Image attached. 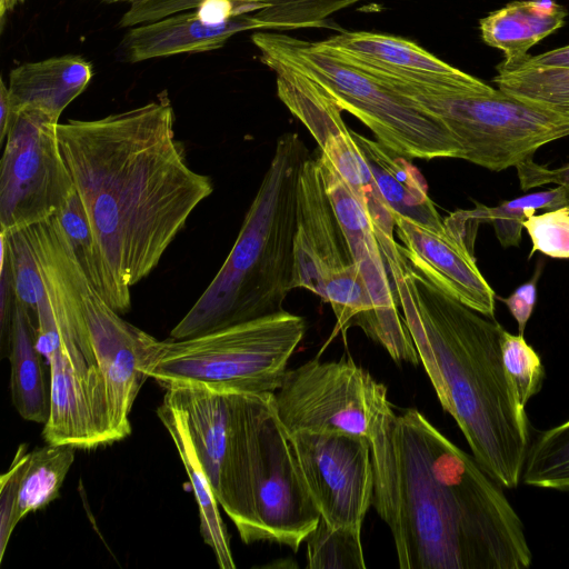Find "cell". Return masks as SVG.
Segmentation results:
<instances>
[{
    "label": "cell",
    "mask_w": 569,
    "mask_h": 569,
    "mask_svg": "<svg viewBox=\"0 0 569 569\" xmlns=\"http://www.w3.org/2000/svg\"><path fill=\"white\" fill-rule=\"evenodd\" d=\"M372 506L390 529L401 569H527L523 523L475 457L420 411L388 397L370 421Z\"/></svg>",
    "instance_id": "1"
},
{
    "label": "cell",
    "mask_w": 569,
    "mask_h": 569,
    "mask_svg": "<svg viewBox=\"0 0 569 569\" xmlns=\"http://www.w3.org/2000/svg\"><path fill=\"white\" fill-rule=\"evenodd\" d=\"M167 92L94 120L58 123V140L92 231L124 287L146 278L213 191L188 164Z\"/></svg>",
    "instance_id": "2"
},
{
    "label": "cell",
    "mask_w": 569,
    "mask_h": 569,
    "mask_svg": "<svg viewBox=\"0 0 569 569\" xmlns=\"http://www.w3.org/2000/svg\"><path fill=\"white\" fill-rule=\"evenodd\" d=\"M419 359L443 408L482 469L517 488L530 446L526 415L513 401L503 369V329L448 295L398 251L383 258Z\"/></svg>",
    "instance_id": "3"
},
{
    "label": "cell",
    "mask_w": 569,
    "mask_h": 569,
    "mask_svg": "<svg viewBox=\"0 0 569 569\" xmlns=\"http://www.w3.org/2000/svg\"><path fill=\"white\" fill-rule=\"evenodd\" d=\"M310 156L296 132L281 134L271 162L216 277L170 338L190 339L282 311L293 289L297 190Z\"/></svg>",
    "instance_id": "4"
},
{
    "label": "cell",
    "mask_w": 569,
    "mask_h": 569,
    "mask_svg": "<svg viewBox=\"0 0 569 569\" xmlns=\"http://www.w3.org/2000/svg\"><path fill=\"white\" fill-rule=\"evenodd\" d=\"M306 330L302 317L282 310L190 339H156L142 371L164 389L198 383L274 393Z\"/></svg>",
    "instance_id": "5"
},
{
    "label": "cell",
    "mask_w": 569,
    "mask_h": 569,
    "mask_svg": "<svg viewBox=\"0 0 569 569\" xmlns=\"http://www.w3.org/2000/svg\"><path fill=\"white\" fill-rule=\"evenodd\" d=\"M405 96L438 119L463 150V159L502 171L532 159L538 149L569 136V116L500 89L463 90L417 83L349 64Z\"/></svg>",
    "instance_id": "6"
},
{
    "label": "cell",
    "mask_w": 569,
    "mask_h": 569,
    "mask_svg": "<svg viewBox=\"0 0 569 569\" xmlns=\"http://www.w3.org/2000/svg\"><path fill=\"white\" fill-rule=\"evenodd\" d=\"M32 251L47 287L64 315L89 335L103 378L113 441L130 435L129 413L143 382L156 338L121 318L100 296L78 262L64 231L47 228L32 240Z\"/></svg>",
    "instance_id": "7"
},
{
    "label": "cell",
    "mask_w": 569,
    "mask_h": 569,
    "mask_svg": "<svg viewBox=\"0 0 569 569\" xmlns=\"http://www.w3.org/2000/svg\"><path fill=\"white\" fill-rule=\"evenodd\" d=\"M251 40L264 64L280 63L317 82L342 111L358 118L393 151L409 159H463L461 146L438 119L312 42L264 31L253 33Z\"/></svg>",
    "instance_id": "8"
},
{
    "label": "cell",
    "mask_w": 569,
    "mask_h": 569,
    "mask_svg": "<svg viewBox=\"0 0 569 569\" xmlns=\"http://www.w3.org/2000/svg\"><path fill=\"white\" fill-rule=\"evenodd\" d=\"M293 253V289H307L330 303L338 329L346 331L372 310L327 192L319 157L309 156L301 168Z\"/></svg>",
    "instance_id": "9"
},
{
    "label": "cell",
    "mask_w": 569,
    "mask_h": 569,
    "mask_svg": "<svg viewBox=\"0 0 569 569\" xmlns=\"http://www.w3.org/2000/svg\"><path fill=\"white\" fill-rule=\"evenodd\" d=\"M58 123L37 110L13 114L0 162V232L52 217L74 190Z\"/></svg>",
    "instance_id": "10"
},
{
    "label": "cell",
    "mask_w": 569,
    "mask_h": 569,
    "mask_svg": "<svg viewBox=\"0 0 569 569\" xmlns=\"http://www.w3.org/2000/svg\"><path fill=\"white\" fill-rule=\"evenodd\" d=\"M387 388L351 359H311L287 370L273 393L276 415L290 436L300 430L339 431L368 438Z\"/></svg>",
    "instance_id": "11"
},
{
    "label": "cell",
    "mask_w": 569,
    "mask_h": 569,
    "mask_svg": "<svg viewBox=\"0 0 569 569\" xmlns=\"http://www.w3.org/2000/svg\"><path fill=\"white\" fill-rule=\"evenodd\" d=\"M248 487L256 541L276 542L297 552L321 516L305 485L289 436L276 415L273 393L261 413Z\"/></svg>",
    "instance_id": "12"
},
{
    "label": "cell",
    "mask_w": 569,
    "mask_h": 569,
    "mask_svg": "<svg viewBox=\"0 0 569 569\" xmlns=\"http://www.w3.org/2000/svg\"><path fill=\"white\" fill-rule=\"evenodd\" d=\"M276 73L280 100L309 130L366 210L383 256L395 252L396 217L381 194L369 163L342 120V110L307 76L280 63L267 64Z\"/></svg>",
    "instance_id": "13"
},
{
    "label": "cell",
    "mask_w": 569,
    "mask_h": 569,
    "mask_svg": "<svg viewBox=\"0 0 569 569\" xmlns=\"http://www.w3.org/2000/svg\"><path fill=\"white\" fill-rule=\"evenodd\" d=\"M295 457L321 518L362 527L373 497V466L366 437L300 430L289 436Z\"/></svg>",
    "instance_id": "14"
},
{
    "label": "cell",
    "mask_w": 569,
    "mask_h": 569,
    "mask_svg": "<svg viewBox=\"0 0 569 569\" xmlns=\"http://www.w3.org/2000/svg\"><path fill=\"white\" fill-rule=\"evenodd\" d=\"M319 159L327 192L372 303L360 329L383 347L396 362L418 365L420 359L398 311L396 293L371 221L329 159L322 152Z\"/></svg>",
    "instance_id": "15"
},
{
    "label": "cell",
    "mask_w": 569,
    "mask_h": 569,
    "mask_svg": "<svg viewBox=\"0 0 569 569\" xmlns=\"http://www.w3.org/2000/svg\"><path fill=\"white\" fill-rule=\"evenodd\" d=\"M395 219L401 241L398 249L416 270L471 309L495 317L496 293L480 272L472 250L479 223L468 210L445 219V230L401 216Z\"/></svg>",
    "instance_id": "16"
},
{
    "label": "cell",
    "mask_w": 569,
    "mask_h": 569,
    "mask_svg": "<svg viewBox=\"0 0 569 569\" xmlns=\"http://www.w3.org/2000/svg\"><path fill=\"white\" fill-rule=\"evenodd\" d=\"M312 44L339 60L408 81L486 90L490 86L439 59L408 39L370 31H342Z\"/></svg>",
    "instance_id": "17"
},
{
    "label": "cell",
    "mask_w": 569,
    "mask_h": 569,
    "mask_svg": "<svg viewBox=\"0 0 569 569\" xmlns=\"http://www.w3.org/2000/svg\"><path fill=\"white\" fill-rule=\"evenodd\" d=\"M253 29L259 26L250 13L213 21L193 9L131 28L123 46L128 60L139 62L214 50L233 34Z\"/></svg>",
    "instance_id": "18"
},
{
    "label": "cell",
    "mask_w": 569,
    "mask_h": 569,
    "mask_svg": "<svg viewBox=\"0 0 569 569\" xmlns=\"http://www.w3.org/2000/svg\"><path fill=\"white\" fill-rule=\"evenodd\" d=\"M164 390L162 401L181 418L214 493L232 429L237 392L198 383L173 385Z\"/></svg>",
    "instance_id": "19"
},
{
    "label": "cell",
    "mask_w": 569,
    "mask_h": 569,
    "mask_svg": "<svg viewBox=\"0 0 569 569\" xmlns=\"http://www.w3.org/2000/svg\"><path fill=\"white\" fill-rule=\"evenodd\" d=\"M90 62L80 56L64 54L12 69L9 94L13 113L37 110L59 120L63 110L89 84Z\"/></svg>",
    "instance_id": "20"
},
{
    "label": "cell",
    "mask_w": 569,
    "mask_h": 569,
    "mask_svg": "<svg viewBox=\"0 0 569 569\" xmlns=\"http://www.w3.org/2000/svg\"><path fill=\"white\" fill-rule=\"evenodd\" d=\"M351 131L373 173L377 186L396 216L406 217L432 228L445 230L446 222L428 196L426 180L409 158Z\"/></svg>",
    "instance_id": "21"
},
{
    "label": "cell",
    "mask_w": 569,
    "mask_h": 569,
    "mask_svg": "<svg viewBox=\"0 0 569 569\" xmlns=\"http://www.w3.org/2000/svg\"><path fill=\"white\" fill-rule=\"evenodd\" d=\"M567 16L553 0H518L482 18L479 28L482 40L505 54L498 68L510 69L531 47L560 29Z\"/></svg>",
    "instance_id": "22"
},
{
    "label": "cell",
    "mask_w": 569,
    "mask_h": 569,
    "mask_svg": "<svg viewBox=\"0 0 569 569\" xmlns=\"http://www.w3.org/2000/svg\"><path fill=\"white\" fill-rule=\"evenodd\" d=\"M11 400L21 418L46 423L50 413V380L43 356L36 346V325L30 312L14 302L8 352Z\"/></svg>",
    "instance_id": "23"
},
{
    "label": "cell",
    "mask_w": 569,
    "mask_h": 569,
    "mask_svg": "<svg viewBox=\"0 0 569 569\" xmlns=\"http://www.w3.org/2000/svg\"><path fill=\"white\" fill-rule=\"evenodd\" d=\"M157 415L169 432L188 475L199 508L200 533L204 543L212 549L221 569H234L230 539L220 516L219 503L181 418L164 401L158 407Z\"/></svg>",
    "instance_id": "24"
},
{
    "label": "cell",
    "mask_w": 569,
    "mask_h": 569,
    "mask_svg": "<svg viewBox=\"0 0 569 569\" xmlns=\"http://www.w3.org/2000/svg\"><path fill=\"white\" fill-rule=\"evenodd\" d=\"M56 214L89 281L117 312L127 313L131 308L130 288L114 277L76 188Z\"/></svg>",
    "instance_id": "25"
},
{
    "label": "cell",
    "mask_w": 569,
    "mask_h": 569,
    "mask_svg": "<svg viewBox=\"0 0 569 569\" xmlns=\"http://www.w3.org/2000/svg\"><path fill=\"white\" fill-rule=\"evenodd\" d=\"M69 445L47 443L28 453L19 489V517L47 507L60 495V488L74 460Z\"/></svg>",
    "instance_id": "26"
},
{
    "label": "cell",
    "mask_w": 569,
    "mask_h": 569,
    "mask_svg": "<svg viewBox=\"0 0 569 569\" xmlns=\"http://www.w3.org/2000/svg\"><path fill=\"white\" fill-rule=\"evenodd\" d=\"M521 479L527 486L569 491V419L530 443Z\"/></svg>",
    "instance_id": "27"
},
{
    "label": "cell",
    "mask_w": 569,
    "mask_h": 569,
    "mask_svg": "<svg viewBox=\"0 0 569 569\" xmlns=\"http://www.w3.org/2000/svg\"><path fill=\"white\" fill-rule=\"evenodd\" d=\"M493 82L510 96L569 116V69H498Z\"/></svg>",
    "instance_id": "28"
},
{
    "label": "cell",
    "mask_w": 569,
    "mask_h": 569,
    "mask_svg": "<svg viewBox=\"0 0 569 569\" xmlns=\"http://www.w3.org/2000/svg\"><path fill=\"white\" fill-rule=\"evenodd\" d=\"M361 528L333 526L323 518L308 535L307 568L309 569H365Z\"/></svg>",
    "instance_id": "29"
},
{
    "label": "cell",
    "mask_w": 569,
    "mask_h": 569,
    "mask_svg": "<svg viewBox=\"0 0 569 569\" xmlns=\"http://www.w3.org/2000/svg\"><path fill=\"white\" fill-rule=\"evenodd\" d=\"M560 190L558 186L543 191L531 192L512 200L503 201L496 207L476 203L470 210L480 222L492 224L496 237L503 248L518 247L522 236L525 220L538 209L555 210L558 208Z\"/></svg>",
    "instance_id": "30"
},
{
    "label": "cell",
    "mask_w": 569,
    "mask_h": 569,
    "mask_svg": "<svg viewBox=\"0 0 569 569\" xmlns=\"http://www.w3.org/2000/svg\"><path fill=\"white\" fill-rule=\"evenodd\" d=\"M362 0H257L250 13L261 30L320 28L333 13Z\"/></svg>",
    "instance_id": "31"
},
{
    "label": "cell",
    "mask_w": 569,
    "mask_h": 569,
    "mask_svg": "<svg viewBox=\"0 0 569 569\" xmlns=\"http://www.w3.org/2000/svg\"><path fill=\"white\" fill-rule=\"evenodd\" d=\"M500 346L509 388L520 413L526 415L528 401L542 388L545 367L540 356L521 335L501 330Z\"/></svg>",
    "instance_id": "32"
},
{
    "label": "cell",
    "mask_w": 569,
    "mask_h": 569,
    "mask_svg": "<svg viewBox=\"0 0 569 569\" xmlns=\"http://www.w3.org/2000/svg\"><path fill=\"white\" fill-rule=\"evenodd\" d=\"M531 240L529 258L541 252L552 258L569 259V209L561 207L547 210L541 214H531L525 222Z\"/></svg>",
    "instance_id": "33"
},
{
    "label": "cell",
    "mask_w": 569,
    "mask_h": 569,
    "mask_svg": "<svg viewBox=\"0 0 569 569\" xmlns=\"http://www.w3.org/2000/svg\"><path fill=\"white\" fill-rule=\"evenodd\" d=\"M28 453V445H20L10 468L0 477V562L3 560L10 537L21 520L19 489Z\"/></svg>",
    "instance_id": "34"
},
{
    "label": "cell",
    "mask_w": 569,
    "mask_h": 569,
    "mask_svg": "<svg viewBox=\"0 0 569 569\" xmlns=\"http://www.w3.org/2000/svg\"><path fill=\"white\" fill-rule=\"evenodd\" d=\"M516 169L521 189L530 190L547 183H555L560 190L558 208L567 207L569 209V162L551 168L530 159L518 164Z\"/></svg>",
    "instance_id": "35"
},
{
    "label": "cell",
    "mask_w": 569,
    "mask_h": 569,
    "mask_svg": "<svg viewBox=\"0 0 569 569\" xmlns=\"http://www.w3.org/2000/svg\"><path fill=\"white\" fill-rule=\"evenodd\" d=\"M538 269L532 278L517 287L507 298L501 301L507 306L511 316L517 321L518 335L523 336L537 301V281L540 276Z\"/></svg>",
    "instance_id": "36"
},
{
    "label": "cell",
    "mask_w": 569,
    "mask_h": 569,
    "mask_svg": "<svg viewBox=\"0 0 569 569\" xmlns=\"http://www.w3.org/2000/svg\"><path fill=\"white\" fill-rule=\"evenodd\" d=\"M529 69H569V46L557 48L537 56L528 54L515 67L502 70Z\"/></svg>",
    "instance_id": "37"
},
{
    "label": "cell",
    "mask_w": 569,
    "mask_h": 569,
    "mask_svg": "<svg viewBox=\"0 0 569 569\" xmlns=\"http://www.w3.org/2000/svg\"><path fill=\"white\" fill-rule=\"evenodd\" d=\"M0 83V142L3 144L14 113L9 89L2 79Z\"/></svg>",
    "instance_id": "38"
},
{
    "label": "cell",
    "mask_w": 569,
    "mask_h": 569,
    "mask_svg": "<svg viewBox=\"0 0 569 569\" xmlns=\"http://www.w3.org/2000/svg\"><path fill=\"white\" fill-rule=\"evenodd\" d=\"M23 0H0V19L3 21L6 13L13 10L18 3Z\"/></svg>",
    "instance_id": "39"
},
{
    "label": "cell",
    "mask_w": 569,
    "mask_h": 569,
    "mask_svg": "<svg viewBox=\"0 0 569 569\" xmlns=\"http://www.w3.org/2000/svg\"><path fill=\"white\" fill-rule=\"evenodd\" d=\"M106 2H132L133 0H103Z\"/></svg>",
    "instance_id": "40"
}]
</instances>
